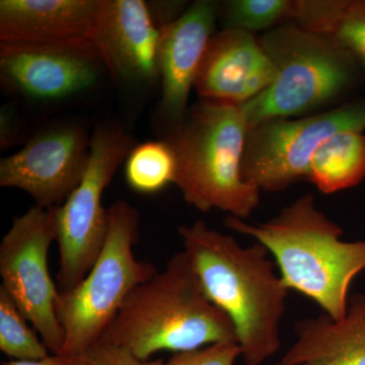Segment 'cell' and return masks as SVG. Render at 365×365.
Listing matches in <instances>:
<instances>
[{
  "mask_svg": "<svg viewBox=\"0 0 365 365\" xmlns=\"http://www.w3.org/2000/svg\"><path fill=\"white\" fill-rule=\"evenodd\" d=\"M204 294L227 314L246 365H262L279 351L288 289L259 242L242 247L232 235L197 220L178 228Z\"/></svg>",
  "mask_w": 365,
  "mask_h": 365,
  "instance_id": "obj_1",
  "label": "cell"
},
{
  "mask_svg": "<svg viewBox=\"0 0 365 365\" xmlns=\"http://www.w3.org/2000/svg\"><path fill=\"white\" fill-rule=\"evenodd\" d=\"M225 225L268 250L288 289L333 319L347 313L351 283L365 270V241H343L342 228L319 210L313 194L297 197L267 222L228 215Z\"/></svg>",
  "mask_w": 365,
  "mask_h": 365,
  "instance_id": "obj_2",
  "label": "cell"
},
{
  "mask_svg": "<svg viewBox=\"0 0 365 365\" xmlns=\"http://www.w3.org/2000/svg\"><path fill=\"white\" fill-rule=\"evenodd\" d=\"M100 341L127 348L143 360L160 351L237 342L234 325L204 294L184 251L134 288Z\"/></svg>",
  "mask_w": 365,
  "mask_h": 365,
  "instance_id": "obj_3",
  "label": "cell"
},
{
  "mask_svg": "<svg viewBox=\"0 0 365 365\" xmlns=\"http://www.w3.org/2000/svg\"><path fill=\"white\" fill-rule=\"evenodd\" d=\"M249 125L242 105L199 98L165 139L177 158L175 185L197 210L218 209L246 220L260 204L261 190L242 177Z\"/></svg>",
  "mask_w": 365,
  "mask_h": 365,
  "instance_id": "obj_4",
  "label": "cell"
},
{
  "mask_svg": "<svg viewBox=\"0 0 365 365\" xmlns=\"http://www.w3.org/2000/svg\"><path fill=\"white\" fill-rule=\"evenodd\" d=\"M278 71L270 88L242 105L249 128L275 119L302 116L354 90L365 76L336 41L297 24H283L259 39Z\"/></svg>",
  "mask_w": 365,
  "mask_h": 365,
  "instance_id": "obj_5",
  "label": "cell"
},
{
  "mask_svg": "<svg viewBox=\"0 0 365 365\" xmlns=\"http://www.w3.org/2000/svg\"><path fill=\"white\" fill-rule=\"evenodd\" d=\"M109 228L104 247L85 279L60 292L56 314L66 334L64 354L85 353L100 341L134 288L158 272L150 262L136 258L139 215L118 200L108 208Z\"/></svg>",
  "mask_w": 365,
  "mask_h": 365,
  "instance_id": "obj_6",
  "label": "cell"
},
{
  "mask_svg": "<svg viewBox=\"0 0 365 365\" xmlns=\"http://www.w3.org/2000/svg\"><path fill=\"white\" fill-rule=\"evenodd\" d=\"M135 145L133 137L116 125H100L91 134L85 176L64 203L55 208L60 292L73 289L97 261L109 228L103 195Z\"/></svg>",
  "mask_w": 365,
  "mask_h": 365,
  "instance_id": "obj_7",
  "label": "cell"
},
{
  "mask_svg": "<svg viewBox=\"0 0 365 365\" xmlns=\"http://www.w3.org/2000/svg\"><path fill=\"white\" fill-rule=\"evenodd\" d=\"M341 131H365V97L309 116L275 118L249 128L242 177L261 191H284L309 178L314 153Z\"/></svg>",
  "mask_w": 365,
  "mask_h": 365,
  "instance_id": "obj_8",
  "label": "cell"
},
{
  "mask_svg": "<svg viewBox=\"0 0 365 365\" xmlns=\"http://www.w3.org/2000/svg\"><path fill=\"white\" fill-rule=\"evenodd\" d=\"M56 241L55 208L35 205L14 217L0 244L1 287L51 354L61 353L66 340L56 314L60 292L48 267L50 246Z\"/></svg>",
  "mask_w": 365,
  "mask_h": 365,
  "instance_id": "obj_9",
  "label": "cell"
},
{
  "mask_svg": "<svg viewBox=\"0 0 365 365\" xmlns=\"http://www.w3.org/2000/svg\"><path fill=\"white\" fill-rule=\"evenodd\" d=\"M106 71L102 53L90 39L0 44L2 86L32 100L58 101L83 93Z\"/></svg>",
  "mask_w": 365,
  "mask_h": 365,
  "instance_id": "obj_10",
  "label": "cell"
},
{
  "mask_svg": "<svg viewBox=\"0 0 365 365\" xmlns=\"http://www.w3.org/2000/svg\"><path fill=\"white\" fill-rule=\"evenodd\" d=\"M90 155L91 137L83 127H49L0 160V186L26 192L39 207H59L85 176Z\"/></svg>",
  "mask_w": 365,
  "mask_h": 365,
  "instance_id": "obj_11",
  "label": "cell"
},
{
  "mask_svg": "<svg viewBox=\"0 0 365 365\" xmlns=\"http://www.w3.org/2000/svg\"><path fill=\"white\" fill-rule=\"evenodd\" d=\"M160 26L143 0H100L91 40L119 81L148 86L160 78Z\"/></svg>",
  "mask_w": 365,
  "mask_h": 365,
  "instance_id": "obj_12",
  "label": "cell"
},
{
  "mask_svg": "<svg viewBox=\"0 0 365 365\" xmlns=\"http://www.w3.org/2000/svg\"><path fill=\"white\" fill-rule=\"evenodd\" d=\"M217 19L218 2L196 0L174 21L160 26V118L167 135L176 130L188 113L190 93Z\"/></svg>",
  "mask_w": 365,
  "mask_h": 365,
  "instance_id": "obj_13",
  "label": "cell"
},
{
  "mask_svg": "<svg viewBox=\"0 0 365 365\" xmlns=\"http://www.w3.org/2000/svg\"><path fill=\"white\" fill-rule=\"evenodd\" d=\"M277 78L275 64L254 34L223 28L209 41L194 90L199 98L244 105Z\"/></svg>",
  "mask_w": 365,
  "mask_h": 365,
  "instance_id": "obj_14",
  "label": "cell"
},
{
  "mask_svg": "<svg viewBox=\"0 0 365 365\" xmlns=\"http://www.w3.org/2000/svg\"><path fill=\"white\" fill-rule=\"evenodd\" d=\"M100 0H1V42L90 39Z\"/></svg>",
  "mask_w": 365,
  "mask_h": 365,
  "instance_id": "obj_15",
  "label": "cell"
},
{
  "mask_svg": "<svg viewBox=\"0 0 365 365\" xmlns=\"http://www.w3.org/2000/svg\"><path fill=\"white\" fill-rule=\"evenodd\" d=\"M295 341L276 365H365V294L352 295L347 313L299 319Z\"/></svg>",
  "mask_w": 365,
  "mask_h": 365,
  "instance_id": "obj_16",
  "label": "cell"
},
{
  "mask_svg": "<svg viewBox=\"0 0 365 365\" xmlns=\"http://www.w3.org/2000/svg\"><path fill=\"white\" fill-rule=\"evenodd\" d=\"M292 23L332 38L365 76V0H294Z\"/></svg>",
  "mask_w": 365,
  "mask_h": 365,
  "instance_id": "obj_17",
  "label": "cell"
},
{
  "mask_svg": "<svg viewBox=\"0 0 365 365\" xmlns=\"http://www.w3.org/2000/svg\"><path fill=\"white\" fill-rule=\"evenodd\" d=\"M364 178V132H338L324 141L312 158L309 181L327 195L352 188Z\"/></svg>",
  "mask_w": 365,
  "mask_h": 365,
  "instance_id": "obj_18",
  "label": "cell"
},
{
  "mask_svg": "<svg viewBox=\"0 0 365 365\" xmlns=\"http://www.w3.org/2000/svg\"><path fill=\"white\" fill-rule=\"evenodd\" d=\"M176 176V155L165 138L137 144L125 162L127 184L138 193H158L175 185Z\"/></svg>",
  "mask_w": 365,
  "mask_h": 365,
  "instance_id": "obj_19",
  "label": "cell"
},
{
  "mask_svg": "<svg viewBox=\"0 0 365 365\" xmlns=\"http://www.w3.org/2000/svg\"><path fill=\"white\" fill-rule=\"evenodd\" d=\"M294 0H227L218 2V19L223 28L254 34L289 23Z\"/></svg>",
  "mask_w": 365,
  "mask_h": 365,
  "instance_id": "obj_20",
  "label": "cell"
},
{
  "mask_svg": "<svg viewBox=\"0 0 365 365\" xmlns=\"http://www.w3.org/2000/svg\"><path fill=\"white\" fill-rule=\"evenodd\" d=\"M0 350L14 360H40L49 356L43 341L26 325L11 295L0 287Z\"/></svg>",
  "mask_w": 365,
  "mask_h": 365,
  "instance_id": "obj_21",
  "label": "cell"
},
{
  "mask_svg": "<svg viewBox=\"0 0 365 365\" xmlns=\"http://www.w3.org/2000/svg\"><path fill=\"white\" fill-rule=\"evenodd\" d=\"M237 342H220L199 349L175 353L165 365H235L242 356Z\"/></svg>",
  "mask_w": 365,
  "mask_h": 365,
  "instance_id": "obj_22",
  "label": "cell"
},
{
  "mask_svg": "<svg viewBox=\"0 0 365 365\" xmlns=\"http://www.w3.org/2000/svg\"><path fill=\"white\" fill-rule=\"evenodd\" d=\"M91 365H165L163 359L148 361L138 359L127 348L98 341L86 351Z\"/></svg>",
  "mask_w": 365,
  "mask_h": 365,
  "instance_id": "obj_23",
  "label": "cell"
},
{
  "mask_svg": "<svg viewBox=\"0 0 365 365\" xmlns=\"http://www.w3.org/2000/svg\"><path fill=\"white\" fill-rule=\"evenodd\" d=\"M1 365H91L88 353H78V354H51L40 360H9L1 362Z\"/></svg>",
  "mask_w": 365,
  "mask_h": 365,
  "instance_id": "obj_24",
  "label": "cell"
}]
</instances>
